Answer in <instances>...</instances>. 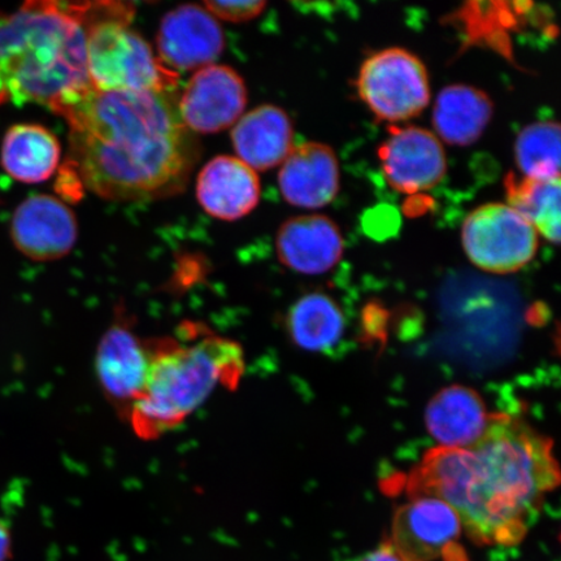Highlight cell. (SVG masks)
Masks as SVG:
<instances>
[{
  "mask_svg": "<svg viewBox=\"0 0 561 561\" xmlns=\"http://www.w3.org/2000/svg\"><path fill=\"white\" fill-rule=\"evenodd\" d=\"M69 125L65 168L103 199L163 198L185 187L198 142L170 91H77L54 110Z\"/></svg>",
  "mask_w": 561,
  "mask_h": 561,
  "instance_id": "obj_1",
  "label": "cell"
},
{
  "mask_svg": "<svg viewBox=\"0 0 561 561\" xmlns=\"http://www.w3.org/2000/svg\"><path fill=\"white\" fill-rule=\"evenodd\" d=\"M559 483L552 440L522 419L495 413L473 445L427 451L405 489L410 497L448 504L473 541L512 546L537 522Z\"/></svg>",
  "mask_w": 561,
  "mask_h": 561,
  "instance_id": "obj_2",
  "label": "cell"
},
{
  "mask_svg": "<svg viewBox=\"0 0 561 561\" xmlns=\"http://www.w3.org/2000/svg\"><path fill=\"white\" fill-rule=\"evenodd\" d=\"M150 343L149 376L126 421L140 439L178 430L216 390H234L242 380L240 343L203 322H182L174 334L152 336Z\"/></svg>",
  "mask_w": 561,
  "mask_h": 561,
  "instance_id": "obj_3",
  "label": "cell"
},
{
  "mask_svg": "<svg viewBox=\"0 0 561 561\" xmlns=\"http://www.w3.org/2000/svg\"><path fill=\"white\" fill-rule=\"evenodd\" d=\"M89 87L87 31L75 4L27 2L0 12V105L54 111Z\"/></svg>",
  "mask_w": 561,
  "mask_h": 561,
  "instance_id": "obj_4",
  "label": "cell"
},
{
  "mask_svg": "<svg viewBox=\"0 0 561 561\" xmlns=\"http://www.w3.org/2000/svg\"><path fill=\"white\" fill-rule=\"evenodd\" d=\"M91 85L101 91H170L178 75L167 69L151 47L125 20H103L85 26Z\"/></svg>",
  "mask_w": 561,
  "mask_h": 561,
  "instance_id": "obj_5",
  "label": "cell"
},
{
  "mask_svg": "<svg viewBox=\"0 0 561 561\" xmlns=\"http://www.w3.org/2000/svg\"><path fill=\"white\" fill-rule=\"evenodd\" d=\"M357 93L371 114L383 122L410 121L431 102L430 75L416 55L392 47L363 62Z\"/></svg>",
  "mask_w": 561,
  "mask_h": 561,
  "instance_id": "obj_6",
  "label": "cell"
},
{
  "mask_svg": "<svg viewBox=\"0 0 561 561\" xmlns=\"http://www.w3.org/2000/svg\"><path fill=\"white\" fill-rule=\"evenodd\" d=\"M538 240L531 224L504 203L476 208L461 229L469 261L496 275H508L528 265L537 254Z\"/></svg>",
  "mask_w": 561,
  "mask_h": 561,
  "instance_id": "obj_7",
  "label": "cell"
},
{
  "mask_svg": "<svg viewBox=\"0 0 561 561\" xmlns=\"http://www.w3.org/2000/svg\"><path fill=\"white\" fill-rule=\"evenodd\" d=\"M150 363V339L138 334L128 316L117 313L98 343L94 369L104 398L125 423L142 394Z\"/></svg>",
  "mask_w": 561,
  "mask_h": 561,
  "instance_id": "obj_8",
  "label": "cell"
},
{
  "mask_svg": "<svg viewBox=\"0 0 561 561\" xmlns=\"http://www.w3.org/2000/svg\"><path fill=\"white\" fill-rule=\"evenodd\" d=\"M245 104L248 90L242 77L230 67L210 65L196 70L178 108L188 130L214 135L240 121Z\"/></svg>",
  "mask_w": 561,
  "mask_h": 561,
  "instance_id": "obj_9",
  "label": "cell"
},
{
  "mask_svg": "<svg viewBox=\"0 0 561 561\" xmlns=\"http://www.w3.org/2000/svg\"><path fill=\"white\" fill-rule=\"evenodd\" d=\"M378 157L389 185L404 194L431 191L447 171L440 140L419 126H392Z\"/></svg>",
  "mask_w": 561,
  "mask_h": 561,
  "instance_id": "obj_10",
  "label": "cell"
},
{
  "mask_svg": "<svg viewBox=\"0 0 561 561\" xmlns=\"http://www.w3.org/2000/svg\"><path fill=\"white\" fill-rule=\"evenodd\" d=\"M462 526L456 512L431 496H413L396 512L390 546L404 561H434L458 541Z\"/></svg>",
  "mask_w": 561,
  "mask_h": 561,
  "instance_id": "obj_11",
  "label": "cell"
},
{
  "mask_svg": "<svg viewBox=\"0 0 561 561\" xmlns=\"http://www.w3.org/2000/svg\"><path fill=\"white\" fill-rule=\"evenodd\" d=\"M11 237L27 259L54 262L73 250L79 226L66 203L51 195H33L13 214Z\"/></svg>",
  "mask_w": 561,
  "mask_h": 561,
  "instance_id": "obj_12",
  "label": "cell"
},
{
  "mask_svg": "<svg viewBox=\"0 0 561 561\" xmlns=\"http://www.w3.org/2000/svg\"><path fill=\"white\" fill-rule=\"evenodd\" d=\"M157 41L159 61L172 72L210 66L226 46L219 23L196 4L180 5L167 13Z\"/></svg>",
  "mask_w": 561,
  "mask_h": 561,
  "instance_id": "obj_13",
  "label": "cell"
},
{
  "mask_svg": "<svg viewBox=\"0 0 561 561\" xmlns=\"http://www.w3.org/2000/svg\"><path fill=\"white\" fill-rule=\"evenodd\" d=\"M340 164L328 145L307 142L293 147L278 174L280 194L290 205L322 208L340 192Z\"/></svg>",
  "mask_w": 561,
  "mask_h": 561,
  "instance_id": "obj_14",
  "label": "cell"
},
{
  "mask_svg": "<svg viewBox=\"0 0 561 561\" xmlns=\"http://www.w3.org/2000/svg\"><path fill=\"white\" fill-rule=\"evenodd\" d=\"M279 262L301 275H322L340 263L345 242L336 224L327 216H299L279 228Z\"/></svg>",
  "mask_w": 561,
  "mask_h": 561,
  "instance_id": "obj_15",
  "label": "cell"
},
{
  "mask_svg": "<svg viewBox=\"0 0 561 561\" xmlns=\"http://www.w3.org/2000/svg\"><path fill=\"white\" fill-rule=\"evenodd\" d=\"M199 205L215 219L234 221L248 216L261 201L257 174L233 157L209 161L196 182Z\"/></svg>",
  "mask_w": 561,
  "mask_h": 561,
  "instance_id": "obj_16",
  "label": "cell"
},
{
  "mask_svg": "<svg viewBox=\"0 0 561 561\" xmlns=\"http://www.w3.org/2000/svg\"><path fill=\"white\" fill-rule=\"evenodd\" d=\"M490 419L479 392L467 386L442 389L426 405L425 423L440 447L465 448L485 432Z\"/></svg>",
  "mask_w": 561,
  "mask_h": 561,
  "instance_id": "obj_17",
  "label": "cell"
},
{
  "mask_svg": "<svg viewBox=\"0 0 561 561\" xmlns=\"http://www.w3.org/2000/svg\"><path fill=\"white\" fill-rule=\"evenodd\" d=\"M293 137L289 115L272 104L242 116L231 131L238 159L254 171H268L283 164L293 150Z\"/></svg>",
  "mask_w": 561,
  "mask_h": 561,
  "instance_id": "obj_18",
  "label": "cell"
},
{
  "mask_svg": "<svg viewBox=\"0 0 561 561\" xmlns=\"http://www.w3.org/2000/svg\"><path fill=\"white\" fill-rule=\"evenodd\" d=\"M494 104L480 89L450 85L440 90L433 108V125L438 139L451 146H471L483 135Z\"/></svg>",
  "mask_w": 561,
  "mask_h": 561,
  "instance_id": "obj_19",
  "label": "cell"
},
{
  "mask_svg": "<svg viewBox=\"0 0 561 561\" xmlns=\"http://www.w3.org/2000/svg\"><path fill=\"white\" fill-rule=\"evenodd\" d=\"M61 146L54 133L35 124H18L7 130L0 161L4 171L25 184L47 181L58 170Z\"/></svg>",
  "mask_w": 561,
  "mask_h": 561,
  "instance_id": "obj_20",
  "label": "cell"
},
{
  "mask_svg": "<svg viewBox=\"0 0 561 561\" xmlns=\"http://www.w3.org/2000/svg\"><path fill=\"white\" fill-rule=\"evenodd\" d=\"M286 329L299 348L324 353L342 339L345 318L340 306L327 294L311 293L291 306Z\"/></svg>",
  "mask_w": 561,
  "mask_h": 561,
  "instance_id": "obj_21",
  "label": "cell"
},
{
  "mask_svg": "<svg viewBox=\"0 0 561 561\" xmlns=\"http://www.w3.org/2000/svg\"><path fill=\"white\" fill-rule=\"evenodd\" d=\"M560 179H517L514 173L506 179L507 205L556 244L560 241Z\"/></svg>",
  "mask_w": 561,
  "mask_h": 561,
  "instance_id": "obj_22",
  "label": "cell"
},
{
  "mask_svg": "<svg viewBox=\"0 0 561 561\" xmlns=\"http://www.w3.org/2000/svg\"><path fill=\"white\" fill-rule=\"evenodd\" d=\"M515 157L526 179H560L559 124L545 122L526 126L516 139Z\"/></svg>",
  "mask_w": 561,
  "mask_h": 561,
  "instance_id": "obj_23",
  "label": "cell"
},
{
  "mask_svg": "<svg viewBox=\"0 0 561 561\" xmlns=\"http://www.w3.org/2000/svg\"><path fill=\"white\" fill-rule=\"evenodd\" d=\"M207 11L214 18L230 21V23H244L261 15L265 2H206Z\"/></svg>",
  "mask_w": 561,
  "mask_h": 561,
  "instance_id": "obj_24",
  "label": "cell"
},
{
  "mask_svg": "<svg viewBox=\"0 0 561 561\" xmlns=\"http://www.w3.org/2000/svg\"><path fill=\"white\" fill-rule=\"evenodd\" d=\"M345 561H404L398 553L392 549L389 542L377 547L375 550L360 553V556L350 558Z\"/></svg>",
  "mask_w": 561,
  "mask_h": 561,
  "instance_id": "obj_25",
  "label": "cell"
},
{
  "mask_svg": "<svg viewBox=\"0 0 561 561\" xmlns=\"http://www.w3.org/2000/svg\"><path fill=\"white\" fill-rule=\"evenodd\" d=\"M13 551L12 531L9 524L0 518V561H10Z\"/></svg>",
  "mask_w": 561,
  "mask_h": 561,
  "instance_id": "obj_26",
  "label": "cell"
}]
</instances>
